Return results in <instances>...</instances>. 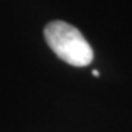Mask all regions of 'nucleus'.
<instances>
[{
	"instance_id": "obj_1",
	"label": "nucleus",
	"mask_w": 132,
	"mask_h": 132,
	"mask_svg": "<svg viewBox=\"0 0 132 132\" xmlns=\"http://www.w3.org/2000/svg\"><path fill=\"white\" fill-rule=\"evenodd\" d=\"M48 47L63 62L76 68L90 65L93 60V48L79 29L63 21H53L44 29Z\"/></svg>"
}]
</instances>
